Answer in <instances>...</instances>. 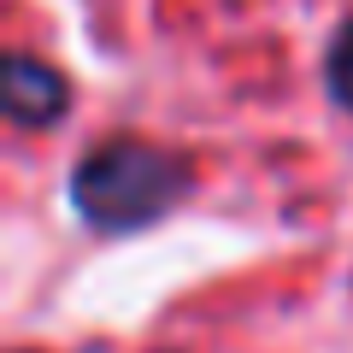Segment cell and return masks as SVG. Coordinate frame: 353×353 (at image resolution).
Instances as JSON below:
<instances>
[{
    "label": "cell",
    "mask_w": 353,
    "mask_h": 353,
    "mask_svg": "<svg viewBox=\"0 0 353 353\" xmlns=\"http://www.w3.org/2000/svg\"><path fill=\"white\" fill-rule=\"evenodd\" d=\"M183 189H189V165L136 136L101 141L71 171V206L94 230H141L171 212Z\"/></svg>",
    "instance_id": "cell-1"
},
{
    "label": "cell",
    "mask_w": 353,
    "mask_h": 353,
    "mask_svg": "<svg viewBox=\"0 0 353 353\" xmlns=\"http://www.w3.org/2000/svg\"><path fill=\"white\" fill-rule=\"evenodd\" d=\"M324 77H330V94H336V101L353 112V24L336 36V48H330V65H324Z\"/></svg>",
    "instance_id": "cell-3"
},
{
    "label": "cell",
    "mask_w": 353,
    "mask_h": 353,
    "mask_svg": "<svg viewBox=\"0 0 353 353\" xmlns=\"http://www.w3.org/2000/svg\"><path fill=\"white\" fill-rule=\"evenodd\" d=\"M65 101H71V88H65V77L48 59H36V53H12L6 59V112H12L18 130L59 124Z\"/></svg>",
    "instance_id": "cell-2"
}]
</instances>
